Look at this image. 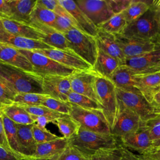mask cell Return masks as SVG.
Returning <instances> with one entry per match:
<instances>
[{"instance_id": "obj_59", "label": "cell", "mask_w": 160, "mask_h": 160, "mask_svg": "<svg viewBox=\"0 0 160 160\" xmlns=\"http://www.w3.org/2000/svg\"><path fill=\"white\" fill-rule=\"evenodd\" d=\"M139 160H141V159H139Z\"/></svg>"}, {"instance_id": "obj_25", "label": "cell", "mask_w": 160, "mask_h": 160, "mask_svg": "<svg viewBox=\"0 0 160 160\" xmlns=\"http://www.w3.org/2000/svg\"><path fill=\"white\" fill-rule=\"evenodd\" d=\"M69 146V139L59 137L55 140L37 144L35 154L32 158H52L59 156Z\"/></svg>"}, {"instance_id": "obj_30", "label": "cell", "mask_w": 160, "mask_h": 160, "mask_svg": "<svg viewBox=\"0 0 160 160\" xmlns=\"http://www.w3.org/2000/svg\"><path fill=\"white\" fill-rule=\"evenodd\" d=\"M2 118L6 138L10 149L20 155H22L18 141L16 124L8 118L2 112Z\"/></svg>"}, {"instance_id": "obj_26", "label": "cell", "mask_w": 160, "mask_h": 160, "mask_svg": "<svg viewBox=\"0 0 160 160\" xmlns=\"http://www.w3.org/2000/svg\"><path fill=\"white\" fill-rule=\"evenodd\" d=\"M32 124H18V136L21 154L25 158L32 157L35 154L37 143L32 134Z\"/></svg>"}, {"instance_id": "obj_48", "label": "cell", "mask_w": 160, "mask_h": 160, "mask_svg": "<svg viewBox=\"0 0 160 160\" xmlns=\"http://www.w3.org/2000/svg\"><path fill=\"white\" fill-rule=\"evenodd\" d=\"M31 117L32 119L34 121L35 124H36L38 126L43 128H46V124L49 122H52L54 124L56 120L58 119L55 117H52L50 116H37L31 115Z\"/></svg>"}, {"instance_id": "obj_58", "label": "cell", "mask_w": 160, "mask_h": 160, "mask_svg": "<svg viewBox=\"0 0 160 160\" xmlns=\"http://www.w3.org/2000/svg\"><path fill=\"white\" fill-rule=\"evenodd\" d=\"M0 24H1V21H0Z\"/></svg>"}, {"instance_id": "obj_51", "label": "cell", "mask_w": 160, "mask_h": 160, "mask_svg": "<svg viewBox=\"0 0 160 160\" xmlns=\"http://www.w3.org/2000/svg\"><path fill=\"white\" fill-rule=\"evenodd\" d=\"M0 146L10 149L5 135L3 121L2 118V111L0 109ZM11 150V149H10Z\"/></svg>"}, {"instance_id": "obj_17", "label": "cell", "mask_w": 160, "mask_h": 160, "mask_svg": "<svg viewBox=\"0 0 160 160\" xmlns=\"http://www.w3.org/2000/svg\"><path fill=\"white\" fill-rule=\"evenodd\" d=\"M0 42L8 44L18 49L35 51L50 49L53 48L44 44L41 41L31 39L11 34L4 29L1 22L0 24Z\"/></svg>"}, {"instance_id": "obj_3", "label": "cell", "mask_w": 160, "mask_h": 160, "mask_svg": "<svg viewBox=\"0 0 160 160\" xmlns=\"http://www.w3.org/2000/svg\"><path fill=\"white\" fill-rule=\"evenodd\" d=\"M159 26L156 11L151 4L142 16L128 24L122 34L129 37L159 42Z\"/></svg>"}, {"instance_id": "obj_52", "label": "cell", "mask_w": 160, "mask_h": 160, "mask_svg": "<svg viewBox=\"0 0 160 160\" xmlns=\"http://www.w3.org/2000/svg\"><path fill=\"white\" fill-rule=\"evenodd\" d=\"M121 160H139L137 154H134L128 149L121 147Z\"/></svg>"}, {"instance_id": "obj_23", "label": "cell", "mask_w": 160, "mask_h": 160, "mask_svg": "<svg viewBox=\"0 0 160 160\" xmlns=\"http://www.w3.org/2000/svg\"><path fill=\"white\" fill-rule=\"evenodd\" d=\"M136 73L132 69L125 65H121L109 79L114 84L116 89L140 94L136 87Z\"/></svg>"}, {"instance_id": "obj_19", "label": "cell", "mask_w": 160, "mask_h": 160, "mask_svg": "<svg viewBox=\"0 0 160 160\" xmlns=\"http://www.w3.org/2000/svg\"><path fill=\"white\" fill-rule=\"evenodd\" d=\"M58 1L59 4L72 16L82 31L93 37L96 36L98 28L78 7L76 1L58 0Z\"/></svg>"}, {"instance_id": "obj_34", "label": "cell", "mask_w": 160, "mask_h": 160, "mask_svg": "<svg viewBox=\"0 0 160 160\" xmlns=\"http://www.w3.org/2000/svg\"><path fill=\"white\" fill-rule=\"evenodd\" d=\"M56 17L57 14L54 12L39 4L36 1V4L31 15L30 22L31 21H35L52 27Z\"/></svg>"}, {"instance_id": "obj_54", "label": "cell", "mask_w": 160, "mask_h": 160, "mask_svg": "<svg viewBox=\"0 0 160 160\" xmlns=\"http://www.w3.org/2000/svg\"><path fill=\"white\" fill-rule=\"evenodd\" d=\"M152 6H153V8L156 11V16H157L158 19L159 24H160V0L152 1Z\"/></svg>"}, {"instance_id": "obj_38", "label": "cell", "mask_w": 160, "mask_h": 160, "mask_svg": "<svg viewBox=\"0 0 160 160\" xmlns=\"http://www.w3.org/2000/svg\"><path fill=\"white\" fill-rule=\"evenodd\" d=\"M121 147L102 149L91 156L90 160H121Z\"/></svg>"}, {"instance_id": "obj_44", "label": "cell", "mask_w": 160, "mask_h": 160, "mask_svg": "<svg viewBox=\"0 0 160 160\" xmlns=\"http://www.w3.org/2000/svg\"><path fill=\"white\" fill-rule=\"evenodd\" d=\"M52 28L61 34H64L72 28H74V26L69 19L57 15Z\"/></svg>"}, {"instance_id": "obj_45", "label": "cell", "mask_w": 160, "mask_h": 160, "mask_svg": "<svg viewBox=\"0 0 160 160\" xmlns=\"http://www.w3.org/2000/svg\"><path fill=\"white\" fill-rule=\"evenodd\" d=\"M132 0H108L114 14L122 13L131 4Z\"/></svg>"}, {"instance_id": "obj_35", "label": "cell", "mask_w": 160, "mask_h": 160, "mask_svg": "<svg viewBox=\"0 0 160 160\" xmlns=\"http://www.w3.org/2000/svg\"><path fill=\"white\" fill-rule=\"evenodd\" d=\"M48 97L44 94L23 92L17 94L14 98V103L22 106H39Z\"/></svg>"}, {"instance_id": "obj_27", "label": "cell", "mask_w": 160, "mask_h": 160, "mask_svg": "<svg viewBox=\"0 0 160 160\" xmlns=\"http://www.w3.org/2000/svg\"><path fill=\"white\" fill-rule=\"evenodd\" d=\"M11 9V18L9 19L30 23V18L36 1L32 0H7Z\"/></svg>"}, {"instance_id": "obj_56", "label": "cell", "mask_w": 160, "mask_h": 160, "mask_svg": "<svg viewBox=\"0 0 160 160\" xmlns=\"http://www.w3.org/2000/svg\"><path fill=\"white\" fill-rule=\"evenodd\" d=\"M159 42H160V26H159Z\"/></svg>"}, {"instance_id": "obj_29", "label": "cell", "mask_w": 160, "mask_h": 160, "mask_svg": "<svg viewBox=\"0 0 160 160\" xmlns=\"http://www.w3.org/2000/svg\"><path fill=\"white\" fill-rule=\"evenodd\" d=\"M1 111L16 124L24 125L34 124L31 115L19 104L13 103L8 106H4Z\"/></svg>"}, {"instance_id": "obj_55", "label": "cell", "mask_w": 160, "mask_h": 160, "mask_svg": "<svg viewBox=\"0 0 160 160\" xmlns=\"http://www.w3.org/2000/svg\"><path fill=\"white\" fill-rule=\"evenodd\" d=\"M60 156V155H59ZM54 157L52 158H48V159H44V158H32V157H28V158H25L24 160H58V157Z\"/></svg>"}, {"instance_id": "obj_5", "label": "cell", "mask_w": 160, "mask_h": 160, "mask_svg": "<svg viewBox=\"0 0 160 160\" xmlns=\"http://www.w3.org/2000/svg\"><path fill=\"white\" fill-rule=\"evenodd\" d=\"M96 91L102 108V113L111 130L118 112L116 87L109 79L98 76L96 79Z\"/></svg>"}, {"instance_id": "obj_50", "label": "cell", "mask_w": 160, "mask_h": 160, "mask_svg": "<svg viewBox=\"0 0 160 160\" xmlns=\"http://www.w3.org/2000/svg\"><path fill=\"white\" fill-rule=\"evenodd\" d=\"M37 3L53 12L59 4L58 0H37Z\"/></svg>"}, {"instance_id": "obj_7", "label": "cell", "mask_w": 160, "mask_h": 160, "mask_svg": "<svg viewBox=\"0 0 160 160\" xmlns=\"http://www.w3.org/2000/svg\"><path fill=\"white\" fill-rule=\"evenodd\" d=\"M69 115L81 127L86 129L101 134H111L109 125L101 110L83 109L72 104Z\"/></svg>"}, {"instance_id": "obj_28", "label": "cell", "mask_w": 160, "mask_h": 160, "mask_svg": "<svg viewBox=\"0 0 160 160\" xmlns=\"http://www.w3.org/2000/svg\"><path fill=\"white\" fill-rule=\"evenodd\" d=\"M122 65L116 59L98 49L97 58L92 70L99 76L109 79L113 72Z\"/></svg>"}, {"instance_id": "obj_32", "label": "cell", "mask_w": 160, "mask_h": 160, "mask_svg": "<svg viewBox=\"0 0 160 160\" xmlns=\"http://www.w3.org/2000/svg\"><path fill=\"white\" fill-rule=\"evenodd\" d=\"M54 124L58 126L60 132L63 136L62 137L68 139L72 138L81 127L80 124L69 114H64L58 118Z\"/></svg>"}, {"instance_id": "obj_41", "label": "cell", "mask_w": 160, "mask_h": 160, "mask_svg": "<svg viewBox=\"0 0 160 160\" xmlns=\"http://www.w3.org/2000/svg\"><path fill=\"white\" fill-rule=\"evenodd\" d=\"M24 109L30 114V115H33V116H50L52 117H55L56 118H59L64 114H61L57 112H55L52 110L49 109V108L42 106V105H39V106H22Z\"/></svg>"}, {"instance_id": "obj_1", "label": "cell", "mask_w": 160, "mask_h": 160, "mask_svg": "<svg viewBox=\"0 0 160 160\" xmlns=\"http://www.w3.org/2000/svg\"><path fill=\"white\" fill-rule=\"evenodd\" d=\"M0 80L16 94H43L42 77L2 62H0Z\"/></svg>"}, {"instance_id": "obj_31", "label": "cell", "mask_w": 160, "mask_h": 160, "mask_svg": "<svg viewBox=\"0 0 160 160\" xmlns=\"http://www.w3.org/2000/svg\"><path fill=\"white\" fill-rule=\"evenodd\" d=\"M152 1L132 0L128 8L122 13L128 24L142 16L151 7Z\"/></svg>"}, {"instance_id": "obj_46", "label": "cell", "mask_w": 160, "mask_h": 160, "mask_svg": "<svg viewBox=\"0 0 160 160\" xmlns=\"http://www.w3.org/2000/svg\"><path fill=\"white\" fill-rule=\"evenodd\" d=\"M24 156L0 146V160H23Z\"/></svg>"}, {"instance_id": "obj_21", "label": "cell", "mask_w": 160, "mask_h": 160, "mask_svg": "<svg viewBox=\"0 0 160 160\" xmlns=\"http://www.w3.org/2000/svg\"><path fill=\"white\" fill-rule=\"evenodd\" d=\"M95 39L98 49L118 60L122 65L124 64L126 59L118 44L115 35L98 28Z\"/></svg>"}, {"instance_id": "obj_15", "label": "cell", "mask_w": 160, "mask_h": 160, "mask_svg": "<svg viewBox=\"0 0 160 160\" xmlns=\"http://www.w3.org/2000/svg\"><path fill=\"white\" fill-rule=\"evenodd\" d=\"M42 88L44 94L66 102H68V96L72 91L69 76H43Z\"/></svg>"}, {"instance_id": "obj_47", "label": "cell", "mask_w": 160, "mask_h": 160, "mask_svg": "<svg viewBox=\"0 0 160 160\" xmlns=\"http://www.w3.org/2000/svg\"><path fill=\"white\" fill-rule=\"evenodd\" d=\"M141 160H160V146L152 148L141 154H137Z\"/></svg>"}, {"instance_id": "obj_39", "label": "cell", "mask_w": 160, "mask_h": 160, "mask_svg": "<svg viewBox=\"0 0 160 160\" xmlns=\"http://www.w3.org/2000/svg\"><path fill=\"white\" fill-rule=\"evenodd\" d=\"M32 130L34 140L37 144L49 142L59 138V136L52 133L46 128H41L35 123L33 124Z\"/></svg>"}, {"instance_id": "obj_16", "label": "cell", "mask_w": 160, "mask_h": 160, "mask_svg": "<svg viewBox=\"0 0 160 160\" xmlns=\"http://www.w3.org/2000/svg\"><path fill=\"white\" fill-rule=\"evenodd\" d=\"M119 139L123 147L129 150L136 151L139 154L152 148L149 130L145 123L138 129L129 132Z\"/></svg>"}, {"instance_id": "obj_43", "label": "cell", "mask_w": 160, "mask_h": 160, "mask_svg": "<svg viewBox=\"0 0 160 160\" xmlns=\"http://www.w3.org/2000/svg\"><path fill=\"white\" fill-rule=\"evenodd\" d=\"M58 160H90L79 151L69 145L60 154Z\"/></svg>"}, {"instance_id": "obj_60", "label": "cell", "mask_w": 160, "mask_h": 160, "mask_svg": "<svg viewBox=\"0 0 160 160\" xmlns=\"http://www.w3.org/2000/svg\"><path fill=\"white\" fill-rule=\"evenodd\" d=\"M23 160H24V159H23Z\"/></svg>"}, {"instance_id": "obj_14", "label": "cell", "mask_w": 160, "mask_h": 160, "mask_svg": "<svg viewBox=\"0 0 160 160\" xmlns=\"http://www.w3.org/2000/svg\"><path fill=\"white\" fill-rule=\"evenodd\" d=\"M35 51L46 56L66 67L77 71H88L92 69V68L88 63L73 51L69 49L52 48L50 49L35 50Z\"/></svg>"}, {"instance_id": "obj_22", "label": "cell", "mask_w": 160, "mask_h": 160, "mask_svg": "<svg viewBox=\"0 0 160 160\" xmlns=\"http://www.w3.org/2000/svg\"><path fill=\"white\" fill-rule=\"evenodd\" d=\"M136 87L140 94L152 104L154 96L160 91V71L136 75Z\"/></svg>"}, {"instance_id": "obj_36", "label": "cell", "mask_w": 160, "mask_h": 160, "mask_svg": "<svg viewBox=\"0 0 160 160\" xmlns=\"http://www.w3.org/2000/svg\"><path fill=\"white\" fill-rule=\"evenodd\" d=\"M68 101L83 109L102 111V106L97 102L86 96L74 92L73 91H71L69 93L68 96Z\"/></svg>"}, {"instance_id": "obj_9", "label": "cell", "mask_w": 160, "mask_h": 160, "mask_svg": "<svg viewBox=\"0 0 160 160\" xmlns=\"http://www.w3.org/2000/svg\"><path fill=\"white\" fill-rule=\"evenodd\" d=\"M118 112L114 124L111 130L116 138L121 137L138 129L145 122L135 112L125 107L118 99Z\"/></svg>"}, {"instance_id": "obj_8", "label": "cell", "mask_w": 160, "mask_h": 160, "mask_svg": "<svg viewBox=\"0 0 160 160\" xmlns=\"http://www.w3.org/2000/svg\"><path fill=\"white\" fill-rule=\"evenodd\" d=\"M116 93L118 100L125 107L138 115L142 122L146 123L151 119L160 116L159 112L155 107L142 95L118 89H116Z\"/></svg>"}, {"instance_id": "obj_57", "label": "cell", "mask_w": 160, "mask_h": 160, "mask_svg": "<svg viewBox=\"0 0 160 160\" xmlns=\"http://www.w3.org/2000/svg\"><path fill=\"white\" fill-rule=\"evenodd\" d=\"M2 107H3V106L0 103V109H1L2 108Z\"/></svg>"}, {"instance_id": "obj_13", "label": "cell", "mask_w": 160, "mask_h": 160, "mask_svg": "<svg viewBox=\"0 0 160 160\" xmlns=\"http://www.w3.org/2000/svg\"><path fill=\"white\" fill-rule=\"evenodd\" d=\"M115 37L126 59L139 56L149 52L156 49L159 42L129 37L122 34H116Z\"/></svg>"}, {"instance_id": "obj_6", "label": "cell", "mask_w": 160, "mask_h": 160, "mask_svg": "<svg viewBox=\"0 0 160 160\" xmlns=\"http://www.w3.org/2000/svg\"><path fill=\"white\" fill-rule=\"evenodd\" d=\"M18 50L30 61L33 67V72L41 77L45 76H70L77 71L35 51Z\"/></svg>"}, {"instance_id": "obj_37", "label": "cell", "mask_w": 160, "mask_h": 160, "mask_svg": "<svg viewBox=\"0 0 160 160\" xmlns=\"http://www.w3.org/2000/svg\"><path fill=\"white\" fill-rule=\"evenodd\" d=\"M41 105L51 110L63 114H69L72 108L71 103L51 97L46 98L42 102Z\"/></svg>"}, {"instance_id": "obj_20", "label": "cell", "mask_w": 160, "mask_h": 160, "mask_svg": "<svg viewBox=\"0 0 160 160\" xmlns=\"http://www.w3.org/2000/svg\"><path fill=\"white\" fill-rule=\"evenodd\" d=\"M0 62L7 64L26 71L33 72V67L28 59L18 49L0 42Z\"/></svg>"}, {"instance_id": "obj_53", "label": "cell", "mask_w": 160, "mask_h": 160, "mask_svg": "<svg viewBox=\"0 0 160 160\" xmlns=\"http://www.w3.org/2000/svg\"><path fill=\"white\" fill-rule=\"evenodd\" d=\"M152 104L160 114V91L154 96L152 101Z\"/></svg>"}, {"instance_id": "obj_18", "label": "cell", "mask_w": 160, "mask_h": 160, "mask_svg": "<svg viewBox=\"0 0 160 160\" xmlns=\"http://www.w3.org/2000/svg\"><path fill=\"white\" fill-rule=\"evenodd\" d=\"M29 25L41 34L42 36L41 41L44 44L56 49L70 50L68 40L64 35L52 27L35 21H31Z\"/></svg>"}, {"instance_id": "obj_24", "label": "cell", "mask_w": 160, "mask_h": 160, "mask_svg": "<svg viewBox=\"0 0 160 160\" xmlns=\"http://www.w3.org/2000/svg\"><path fill=\"white\" fill-rule=\"evenodd\" d=\"M0 21L4 29L11 34L34 40H42L41 34L29 24L4 18H0Z\"/></svg>"}, {"instance_id": "obj_4", "label": "cell", "mask_w": 160, "mask_h": 160, "mask_svg": "<svg viewBox=\"0 0 160 160\" xmlns=\"http://www.w3.org/2000/svg\"><path fill=\"white\" fill-rule=\"evenodd\" d=\"M64 35L68 40L69 49L92 68L98 52L95 37L75 28H72Z\"/></svg>"}, {"instance_id": "obj_42", "label": "cell", "mask_w": 160, "mask_h": 160, "mask_svg": "<svg viewBox=\"0 0 160 160\" xmlns=\"http://www.w3.org/2000/svg\"><path fill=\"white\" fill-rule=\"evenodd\" d=\"M17 94L0 80V103L8 106L14 103V98Z\"/></svg>"}, {"instance_id": "obj_2", "label": "cell", "mask_w": 160, "mask_h": 160, "mask_svg": "<svg viewBox=\"0 0 160 160\" xmlns=\"http://www.w3.org/2000/svg\"><path fill=\"white\" fill-rule=\"evenodd\" d=\"M121 144L119 139L111 134L96 132L82 127L69 139V145L89 158L100 149L116 148Z\"/></svg>"}, {"instance_id": "obj_40", "label": "cell", "mask_w": 160, "mask_h": 160, "mask_svg": "<svg viewBox=\"0 0 160 160\" xmlns=\"http://www.w3.org/2000/svg\"><path fill=\"white\" fill-rule=\"evenodd\" d=\"M152 148L160 146V116L146 122Z\"/></svg>"}, {"instance_id": "obj_33", "label": "cell", "mask_w": 160, "mask_h": 160, "mask_svg": "<svg viewBox=\"0 0 160 160\" xmlns=\"http://www.w3.org/2000/svg\"><path fill=\"white\" fill-rule=\"evenodd\" d=\"M127 25L128 22L122 13H119L113 15L108 20L100 25L98 28L108 33L116 35L122 34Z\"/></svg>"}, {"instance_id": "obj_11", "label": "cell", "mask_w": 160, "mask_h": 160, "mask_svg": "<svg viewBox=\"0 0 160 160\" xmlns=\"http://www.w3.org/2000/svg\"><path fill=\"white\" fill-rule=\"evenodd\" d=\"M124 65L137 74L160 71V42L154 50L139 56L126 59Z\"/></svg>"}, {"instance_id": "obj_10", "label": "cell", "mask_w": 160, "mask_h": 160, "mask_svg": "<svg viewBox=\"0 0 160 160\" xmlns=\"http://www.w3.org/2000/svg\"><path fill=\"white\" fill-rule=\"evenodd\" d=\"M98 76L92 69L77 71L69 76L71 91L86 96L100 104L96 91V79Z\"/></svg>"}, {"instance_id": "obj_12", "label": "cell", "mask_w": 160, "mask_h": 160, "mask_svg": "<svg viewBox=\"0 0 160 160\" xmlns=\"http://www.w3.org/2000/svg\"><path fill=\"white\" fill-rule=\"evenodd\" d=\"M76 2L98 28L114 15L108 0H77Z\"/></svg>"}, {"instance_id": "obj_49", "label": "cell", "mask_w": 160, "mask_h": 160, "mask_svg": "<svg viewBox=\"0 0 160 160\" xmlns=\"http://www.w3.org/2000/svg\"><path fill=\"white\" fill-rule=\"evenodd\" d=\"M11 9L7 0L0 1V18L10 19L11 18Z\"/></svg>"}]
</instances>
